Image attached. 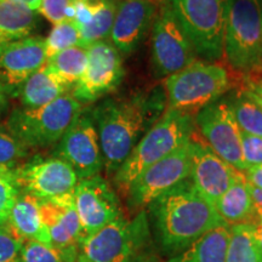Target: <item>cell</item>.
Segmentation results:
<instances>
[{
    "mask_svg": "<svg viewBox=\"0 0 262 262\" xmlns=\"http://www.w3.org/2000/svg\"><path fill=\"white\" fill-rule=\"evenodd\" d=\"M164 88L120 98H106L91 108L103 157V168L114 175L139 141L165 112Z\"/></svg>",
    "mask_w": 262,
    "mask_h": 262,
    "instance_id": "6da1fadb",
    "label": "cell"
},
{
    "mask_svg": "<svg viewBox=\"0 0 262 262\" xmlns=\"http://www.w3.org/2000/svg\"><path fill=\"white\" fill-rule=\"evenodd\" d=\"M148 208L157 242L170 257L225 225L215 205L199 194L189 179L158 196Z\"/></svg>",
    "mask_w": 262,
    "mask_h": 262,
    "instance_id": "7a4b0ae2",
    "label": "cell"
},
{
    "mask_svg": "<svg viewBox=\"0 0 262 262\" xmlns=\"http://www.w3.org/2000/svg\"><path fill=\"white\" fill-rule=\"evenodd\" d=\"M195 130L192 114L166 108L114 173L118 191L125 196L130 185L141 172L188 142Z\"/></svg>",
    "mask_w": 262,
    "mask_h": 262,
    "instance_id": "3957f363",
    "label": "cell"
},
{
    "mask_svg": "<svg viewBox=\"0 0 262 262\" xmlns=\"http://www.w3.org/2000/svg\"><path fill=\"white\" fill-rule=\"evenodd\" d=\"M148 215L141 210L133 219L120 216L81 239L77 262H135L149 243Z\"/></svg>",
    "mask_w": 262,
    "mask_h": 262,
    "instance_id": "277c9868",
    "label": "cell"
},
{
    "mask_svg": "<svg viewBox=\"0 0 262 262\" xmlns=\"http://www.w3.org/2000/svg\"><path fill=\"white\" fill-rule=\"evenodd\" d=\"M234 85L238 83L227 67L214 62L194 61L185 70L166 78L168 108L193 116L202 108L220 100Z\"/></svg>",
    "mask_w": 262,
    "mask_h": 262,
    "instance_id": "5b68a950",
    "label": "cell"
},
{
    "mask_svg": "<svg viewBox=\"0 0 262 262\" xmlns=\"http://www.w3.org/2000/svg\"><path fill=\"white\" fill-rule=\"evenodd\" d=\"M195 54L212 62L225 54L229 0H166Z\"/></svg>",
    "mask_w": 262,
    "mask_h": 262,
    "instance_id": "8992f818",
    "label": "cell"
},
{
    "mask_svg": "<svg viewBox=\"0 0 262 262\" xmlns=\"http://www.w3.org/2000/svg\"><path fill=\"white\" fill-rule=\"evenodd\" d=\"M83 110L72 94L37 108H16L5 126L28 148H44L60 141Z\"/></svg>",
    "mask_w": 262,
    "mask_h": 262,
    "instance_id": "52a82bcc",
    "label": "cell"
},
{
    "mask_svg": "<svg viewBox=\"0 0 262 262\" xmlns=\"http://www.w3.org/2000/svg\"><path fill=\"white\" fill-rule=\"evenodd\" d=\"M225 54L241 73L262 60V0H229Z\"/></svg>",
    "mask_w": 262,
    "mask_h": 262,
    "instance_id": "ba28073f",
    "label": "cell"
},
{
    "mask_svg": "<svg viewBox=\"0 0 262 262\" xmlns=\"http://www.w3.org/2000/svg\"><path fill=\"white\" fill-rule=\"evenodd\" d=\"M192 163L191 140L165 158L140 173L127 189L125 198L131 210H143L158 196L189 178Z\"/></svg>",
    "mask_w": 262,
    "mask_h": 262,
    "instance_id": "9c48e42d",
    "label": "cell"
},
{
    "mask_svg": "<svg viewBox=\"0 0 262 262\" xmlns=\"http://www.w3.org/2000/svg\"><path fill=\"white\" fill-rule=\"evenodd\" d=\"M152 26V64L156 78H168L195 61L194 49L166 0L158 8Z\"/></svg>",
    "mask_w": 262,
    "mask_h": 262,
    "instance_id": "30bf717a",
    "label": "cell"
},
{
    "mask_svg": "<svg viewBox=\"0 0 262 262\" xmlns=\"http://www.w3.org/2000/svg\"><path fill=\"white\" fill-rule=\"evenodd\" d=\"M194 123L206 145L226 163L244 173L247 165L242 156V131L227 100H217L202 108Z\"/></svg>",
    "mask_w": 262,
    "mask_h": 262,
    "instance_id": "8fae6325",
    "label": "cell"
},
{
    "mask_svg": "<svg viewBox=\"0 0 262 262\" xmlns=\"http://www.w3.org/2000/svg\"><path fill=\"white\" fill-rule=\"evenodd\" d=\"M86 49V70L72 88V96L80 103L95 102L113 93L125 74L120 52L112 42L96 41Z\"/></svg>",
    "mask_w": 262,
    "mask_h": 262,
    "instance_id": "7c38bea8",
    "label": "cell"
},
{
    "mask_svg": "<svg viewBox=\"0 0 262 262\" xmlns=\"http://www.w3.org/2000/svg\"><path fill=\"white\" fill-rule=\"evenodd\" d=\"M73 168L78 180L98 175L103 157L91 108H83L72 126L60 140L54 153Z\"/></svg>",
    "mask_w": 262,
    "mask_h": 262,
    "instance_id": "4fadbf2b",
    "label": "cell"
},
{
    "mask_svg": "<svg viewBox=\"0 0 262 262\" xmlns=\"http://www.w3.org/2000/svg\"><path fill=\"white\" fill-rule=\"evenodd\" d=\"M21 192L51 199L74 191L79 180L73 168L58 157H34L16 168Z\"/></svg>",
    "mask_w": 262,
    "mask_h": 262,
    "instance_id": "5bb4252c",
    "label": "cell"
},
{
    "mask_svg": "<svg viewBox=\"0 0 262 262\" xmlns=\"http://www.w3.org/2000/svg\"><path fill=\"white\" fill-rule=\"evenodd\" d=\"M73 195L85 237L123 216L119 198L102 176L79 180Z\"/></svg>",
    "mask_w": 262,
    "mask_h": 262,
    "instance_id": "9a60e30c",
    "label": "cell"
},
{
    "mask_svg": "<svg viewBox=\"0 0 262 262\" xmlns=\"http://www.w3.org/2000/svg\"><path fill=\"white\" fill-rule=\"evenodd\" d=\"M47 63L45 40L27 37L0 45V86L5 95L18 96L22 85Z\"/></svg>",
    "mask_w": 262,
    "mask_h": 262,
    "instance_id": "2e32d148",
    "label": "cell"
},
{
    "mask_svg": "<svg viewBox=\"0 0 262 262\" xmlns=\"http://www.w3.org/2000/svg\"><path fill=\"white\" fill-rule=\"evenodd\" d=\"M195 133L191 137L192 163L188 179L199 194L215 205L241 171L221 159Z\"/></svg>",
    "mask_w": 262,
    "mask_h": 262,
    "instance_id": "e0dca14e",
    "label": "cell"
},
{
    "mask_svg": "<svg viewBox=\"0 0 262 262\" xmlns=\"http://www.w3.org/2000/svg\"><path fill=\"white\" fill-rule=\"evenodd\" d=\"M155 0H122L117 8L111 40L117 50L131 54L153 25L158 8Z\"/></svg>",
    "mask_w": 262,
    "mask_h": 262,
    "instance_id": "ac0fdd59",
    "label": "cell"
},
{
    "mask_svg": "<svg viewBox=\"0 0 262 262\" xmlns=\"http://www.w3.org/2000/svg\"><path fill=\"white\" fill-rule=\"evenodd\" d=\"M41 220L51 245L79 247L84 232L74 205L73 192L51 199H40Z\"/></svg>",
    "mask_w": 262,
    "mask_h": 262,
    "instance_id": "d6986e66",
    "label": "cell"
},
{
    "mask_svg": "<svg viewBox=\"0 0 262 262\" xmlns=\"http://www.w3.org/2000/svg\"><path fill=\"white\" fill-rule=\"evenodd\" d=\"M215 209L228 226L256 225L257 215L254 209L249 183L243 172H239L233 183L215 203Z\"/></svg>",
    "mask_w": 262,
    "mask_h": 262,
    "instance_id": "ffe728a7",
    "label": "cell"
},
{
    "mask_svg": "<svg viewBox=\"0 0 262 262\" xmlns=\"http://www.w3.org/2000/svg\"><path fill=\"white\" fill-rule=\"evenodd\" d=\"M6 225L25 241H37L51 245L48 231L41 220L40 199L29 193H19Z\"/></svg>",
    "mask_w": 262,
    "mask_h": 262,
    "instance_id": "44dd1931",
    "label": "cell"
},
{
    "mask_svg": "<svg viewBox=\"0 0 262 262\" xmlns=\"http://www.w3.org/2000/svg\"><path fill=\"white\" fill-rule=\"evenodd\" d=\"M72 90L47 64L33 73L19 90L18 96L25 108H37L52 102Z\"/></svg>",
    "mask_w": 262,
    "mask_h": 262,
    "instance_id": "7402d4cb",
    "label": "cell"
},
{
    "mask_svg": "<svg viewBox=\"0 0 262 262\" xmlns=\"http://www.w3.org/2000/svg\"><path fill=\"white\" fill-rule=\"evenodd\" d=\"M229 228L231 226L226 224L215 227L166 262H226Z\"/></svg>",
    "mask_w": 262,
    "mask_h": 262,
    "instance_id": "603a6c76",
    "label": "cell"
},
{
    "mask_svg": "<svg viewBox=\"0 0 262 262\" xmlns=\"http://www.w3.org/2000/svg\"><path fill=\"white\" fill-rule=\"evenodd\" d=\"M35 25V11L10 0H0V45L29 37Z\"/></svg>",
    "mask_w": 262,
    "mask_h": 262,
    "instance_id": "cb8c5ba5",
    "label": "cell"
},
{
    "mask_svg": "<svg viewBox=\"0 0 262 262\" xmlns=\"http://www.w3.org/2000/svg\"><path fill=\"white\" fill-rule=\"evenodd\" d=\"M226 262H262V249L255 237V225L231 226Z\"/></svg>",
    "mask_w": 262,
    "mask_h": 262,
    "instance_id": "d4e9b609",
    "label": "cell"
},
{
    "mask_svg": "<svg viewBox=\"0 0 262 262\" xmlns=\"http://www.w3.org/2000/svg\"><path fill=\"white\" fill-rule=\"evenodd\" d=\"M93 18L86 27L80 29L81 47L89 48L96 41L104 40L112 31L119 0H89Z\"/></svg>",
    "mask_w": 262,
    "mask_h": 262,
    "instance_id": "484cf974",
    "label": "cell"
},
{
    "mask_svg": "<svg viewBox=\"0 0 262 262\" xmlns=\"http://www.w3.org/2000/svg\"><path fill=\"white\" fill-rule=\"evenodd\" d=\"M45 64L64 83L73 88L86 70L88 49L83 47L68 48L49 58Z\"/></svg>",
    "mask_w": 262,
    "mask_h": 262,
    "instance_id": "4316f807",
    "label": "cell"
},
{
    "mask_svg": "<svg viewBox=\"0 0 262 262\" xmlns=\"http://www.w3.org/2000/svg\"><path fill=\"white\" fill-rule=\"evenodd\" d=\"M226 100L242 133L262 137V108L239 90Z\"/></svg>",
    "mask_w": 262,
    "mask_h": 262,
    "instance_id": "83f0119b",
    "label": "cell"
},
{
    "mask_svg": "<svg viewBox=\"0 0 262 262\" xmlns=\"http://www.w3.org/2000/svg\"><path fill=\"white\" fill-rule=\"evenodd\" d=\"M78 247L58 248L37 241H25L19 262H77Z\"/></svg>",
    "mask_w": 262,
    "mask_h": 262,
    "instance_id": "f1b7e54d",
    "label": "cell"
},
{
    "mask_svg": "<svg viewBox=\"0 0 262 262\" xmlns=\"http://www.w3.org/2000/svg\"><path fill=\"white\" fill-rule=\"evenodd\" d=\"M45 40L47 61L49 58L72 47H81L80 32L73 21H63L54 25Z\"/></svg>",
    "mask_w": 262,
    "mask_h": 262,
    "instance_id": "f546056e",
    "label": "cell"
},
{
    "mask_svg": "<svg viewBox=\"0 0 262 262\" xmlns=\"http://www.w3.org/2000/svg\"><path fill=\"white\" fill-rule=\"evenodd\" d=\"M19 188L16 168L0 166V226L8 224L10 212L18 198Z\"/></svg>",
    "mask_w": 262,
    "mask_h": 262,
    "instance_id": "4dcf8cb0",
    "label": "cell"
},
{
    "mask_svg": "<svg viewBox=\"0 0 262 262\" xmlns=\"http://www.w3.org/2000/svg\"><path fill=\"white\" fill-rule=\"evenodd\" d=\"M28 149L8 127L0 125V166L16 168L28 156Z\"/></svg>",
    "mask_w": 262,
    "mask_h": 262,
    "instance_id": "1f68e13d",
    "label": "cell"
},
{
    "mask_svg": "<svg viewBox=\"0 0 262 262\" xmlns=\"http://www.w3.org/2000/svg\"><path fill=\"white\" fill-rule=\"evenodd\" d=\"M25 239L10 226H0V262H19Z\"/></svg>",
    "mask_w": 262,
    "mask_h": 262,
    "instance_id": "d6a6232c",
    "label": "cell"
},
{
    "mask_svg": "<svg viewBox=\"0 0 262 262\" xmlns=\"http://www.w3.org/2000/svg\"><path fill=\"white\" fill-rule=\"evenodd\" d=\"M74 0H41L38 12L52 25L63 21H73L75 10Z\"/></svg>",
    "mask_w": 262,
    "mask_h": 262,
    "instance_id": "836d02e7",
    "label": "cell"
},
{
    "mask_svg": "<svg viewBox=\"0 0 262 262\" xmlns=\"http://www.w3.org/2000/svg\"><path fill=\"white\" fill-rule=\"evenodd\" d=\"M242 156L248 168L262 165V137L242 133Z\"/></svg>",
    "mask_w": 262,
    "mask_h": 262,
    "instance_id": "e575fe53",
    "label": "cell"
},
{
    "mask_svg": "<svg viewBox=\"0 0 262 262\" xmlns=\"http://www.w3.org/2000/svg\"><path fill=\"white\" fill-rule=\"evenodd\" d=\"M237 90L262 108V78L258 77L255 72L249 71L243 73Z\"/></svg>",
    "mask_w": 262,
    "mask_h": 262,
    "instance_id": "d590c367",
    "label": "cell"
},
{
    "mask_svg": "<svg viewBox=\"0 0 262 262\" xmlns=\"http://www.w3.org/2000/svg\"><path fill=\"white\" fill-rule=\"evenodd\" d=\"M244 176L245 179H247V181L249 182V185L262 189V165L248 168L245 170Z\"/></svg>",
    "mask_w": 262,
    "mask_h": 262,
    "instance_id": "8d00e7d4",
    "label": "cell"
},
{
    "mask_svg": "<svg viewBox=\"0 0 262 262\" xmlns=\"http://www.w3.org/2000/svg\"><path fill=\"white\" fill-rule=\"evenodd\" d=\"M249 189H250L255 212H256L258 219H262V189L254 187V186L251 185H249Z\"/></svg>",
    "mask_w": 262,
    "mask_h": 262,
    "instance_id": "74e56055",
    "label": "cell"
},
{
    "mask_svg": "<svg viewBox=\"0 0 262 262\" xmlns=\"http://www.w3.org/2000/svg\"><path fill=\"white\" fill-rule=\"evenodd\" d=\"M10 2L17 3V4L27 6L28 9L33 10V11H38L39 6L41 4V0H10Z\"/></svg>",
    "mask_w": 262,
    "mask_h": 262,
    "instance_id": "f35d334b",
    "label": "cell"
},
{
    "mask_svg": "<svg viewBox=\"0 0 262 262\" xmlns=\"http://www.w3.org/2000/svg\"><path fill=\"white\" fill-rule=\"evenodd\" d=\"M255 237H256L257 243L262 249V219H258L256 225H255Z\"/></svg>",
    "mask_w": 262,
    "mask_h": 262,
    "instance_id": "ab89813d",
    "label": "cell"
},
{
    "mask_svg": "<svg viewBox=\"0 0 262 262\" xmlns=\"http://www.w3.org/2000/svg\"><path fill=\"white\" fill-rule=\"evenodd\" d=\"M6 108H8V100H6L5 93L3 91L2 86H0V117L5 112Z\"/></svg>",
    "mask_w": 262,
    "mask_h": 262,
    "instance_id": "60d3db41",
    "label": "cell"
},
{
    "mask_svg": "<svg viewBox=\"0 0 262 262\" xmlns=\"http://www.w3.org/2000/svg\"><path fill=\"white\" fill-rule=\"evenodd\" d=\"M135 262H160L158 260V257L155 256V255H148V254H145L142 255V256L137 258Z\"/></svg>",
    "mask_w": 262,
    "mask_h": 262,
    "instance_id": "b9f144b4",
    "label": "cell"
},
{
    "mask_svg": "<svg viewBox=\"0 0 262 262\" xmlns=\"http://www.w3.org/2000/svg\"><path fill=\"white\" fill-rule=\"evenodd\" d=\"M250 71H253V72H255V73H256L258 77L260 78H262V60L258 62V63L255 66V67L253 68V70H250Z\"/></svg>",
    "mask_w": 262,
    "mask_h": 262,
    "instance_id": "7bdbcfd3",
    "label": "cell"
},
{
    "mask_svg": "<svg viewBox=\"0 0 262 262\" xmlns=\"http://www.w3.org/2000/svg\"><path fill=\"white\" fill-rule=\"evenodd\" d=\"M155 2H156L158 5H160V4H163V3L165 2V0H155Z\"/></svg>",
    "mask_w": 262,
    "mask_h": 262,
    "instance_id": "ee69618b",
    "label": "cell"
}]
</instances>
